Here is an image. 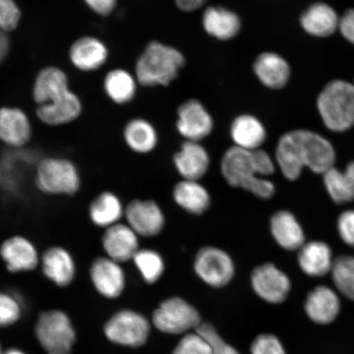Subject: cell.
<instances>
[{"mask_svg": "<svg viewBox=\"0 0 354 354\" xmlns=\"http://www.w3.org/2000/svg\"><path fill=\"white\" fill-rule=\"evenodd\" d=\"M153 322L165 333L179 335L201 324L197 309L179 297L166 299L155 310Z\"/></svg>", "mask_w": 354, "mask_h": 354, "instance_id": "ba28073f", "label": "cell"}, {"mask_svg": "<svg viewBox=\"0 0 354 354\" xmlns=\"http://www.w3.org/2000/svg\"><path fill=\"white\" fill-rule=\"evenodd\" d=\"M317 107L325 126L344 132L354 126V83L333 80L321 91Z\"/></svg>", "mask_w": 354, "mask_h": 354, "instance_id": "5b68a950", "label": "cell"}, {"mask_svg": "<svg viewBox=\"0 0 354 354\" xmlns=\"http://www.w3.org/2000/svg\"><path fill=\"white\" fill-rule=\"evenodd\" d=\"M234 146L237 148L256 150L262 149L268 138V131L264 124L252 114H241L230 127Z\"/></svg>", "mask_w": 354, "mask_h": 354, "instance_id": "d4e9b609", "label": "cell"}, {"mask_svg": "<svg viewBox=\"0 0 354 354\" xmlns=\"http://www.w3.org/2000/svg\"><path fill=\"white\" fill-rule=\"evenodd\" d=\"M124 142L132 152L147 154L158 144V135L153 124L142 118L127 122L122 131Z\"/></svg>", "mask_w": 354, "mask_h": 354, "instance_id": "f546056e", "label": "cell"}, {"mask_svg": "<svg viewBox=\"0 0 354 354\" xmlns=\"http://www.w3.org/2000/svg\"><path fill=\"white\" fill-rule=\"evenodd\" d=\"M176 130L187 141L201 142L214 128V118L201 101L189 99L177 109Z\"/></svg>", "mask_w": 354, "mask_h": 354, "instance_id": "8fae6325", "label": "cell"}, {"mask_svg": "<svg viewBox=\"0 0 354 354\" xmlns=\"http://www.w3.org/2000/svg\"><path fill=\"white\" fill-rule=\"evenodd\" d=\"M104 255L124 264L131 262L140 249V236L126 223L105 229L101 236Z\"/></svg>", "mask_w": 354, "mask_h": 354, "instance_id": "e0dca14e", "label": "cell"}, {"mask_svg": "<svg viewBox=\"0 0 354 354\" xmlns=\"http://www.w3.org/2000/svg\"><path fill=\"white\" fill-rule=\"evenodd\" d=\"M35 334L48 354H70L76 339L68 315L59 310L39 315Z\"/></svg>", "mask_w": 354, "mask_h": 354, "instance_id": "8992f818", "label": "cell"}, {"mask_svg": "<svg viewBox=\"0 0 354 354\" xmlns=\"http://www.w3.org/2000/svg\"><path fill=\"white\" fill-rule=\"evenodd\" d=\"M0 354H3L1 351V346H0Z\"/></svg>", "mask_w": 354, "mask_h": 354, "instance_id": "7dc6e473", "label": "cell"}, {"mask_svg": "<svg viewBox=\"0 0 354 354\" xmlns=\"http://www.w3.org/2000/svg\"><path fill=\"white\" fill-rule=\"evenodd\" d=\"M34 183L48 196H74L81 192L82 178L76 163L64 157H44L35 162Z\"/></svg>", "mask_w": 354, "mask_h": 354, "instance_id": "277c9868", "label": "cell"}, {"mask_svg": "<svg viewBox=\"0 0 354 354\" xmlns=\"http://www.w3.org/2000/svg\"><path fill=\"white\" fill-rule=\"evenodd\" d=\"M198 334L203 336L212 348V354H240L236 348L225 343L214 327L207 323H203L196 328Z\"/></svg>", "mask_w": 354, "mask_h": 354, "instance_id": "f35d334b", "label": "cell"}, {"mask_svg": "<svg viewBox=\"0 0 354 354\" xmlns=\"http://www.w3.org/2000/svg\"><path fill=\"white\" fill-rule=\"evenodd\" d=\"M334 284L345 297L354 301V257L339 256L331 269Z\"/></svg>", "mask_w": 354, "mask_h": 354, "instance_id": "e575fe53", "label": "cell"}, {"mask_svg": "<svg viewBox=\"0 0 354 354\" xmlns=\"http://www.w3.org/2000/svg\"><path fill=\"white\" fill-rule=\"evenodd\" d=\"M172 198L181 209L196 216L205 214L212 203L209 190L199 180H181L176 184Z\"/></svg>", "mask_w": 354, "mask_h": 354, "instance_id": "83f0119b", "label": "cell"}, {"mask_svg": "<svg viewBox=\"0 0 354 354\" xmlns=\"http://www.w3.org/2000/svg\"><path fill=\"white\" fill-rule=\"evenodd\" d=\"M193 268L201 281L214 288L228 285L236 274L232 256L221 248L212 245L199 249L194 257Z\"/></svg>", "mask_w": 354, "mask_h": 354, "instance_id": "52a82bcc", "label": "cell"}, {"mask_svg": "<svg viewBox=\"0 0 354 354\" xmlns=\"http://www.w3.org/2000/svg\"><path fill=\"white\" fill-rule=\"evenodd\" d=\"M10 41L8 37V33L0 30V64L6 59L10 53Z\"/></svg>", "mask_w": 354, "mask_h": 354, "instance_id": "f6af8a7d", "label": "cell"}, {"mask_svg": "<svg viewBox=\"0 0 354 354\" xmlns=\"http://www.w3.org/2000/svg\"><path fill=\"white\" fill-rule=\"evenodd\" d=\"M338 232L346 245L354 247V211L344 212L339 216Z\"/></svg>", "mask_w": 354, "mask_h": 354, "instance_id": "60d3db41", "label": "cell"}, {"mask_svg": "<svg viewBox=\"0 0 354 354\" xmlns=\"http://www.w3.org/2000/svg\"><path fill=\"white\" fill-rule=\"evenodd\" d=\"M172 354H212V348L209 342L196 332V334L184 336Z\"/></svg>", "mask_w": 354, "mask_h": 354, "instance_id": "74e56055", "label": "cell"}, {"mask_svg": "<svg viewBox=\"0 0 354 354\" xmlns=\"http://www.w3.org/2000/svg\"><path fill=\"white\" fill-rule=\"evenodd\" d=\"M333 263L330 248L324 242L305 243L299 250L298 263L309 277H324L331 271Z\"/></svg>", "mask_w": 354, "mask_h": 354, "instance_id": "f1b7e54d", "label": "cell"}, {"mask_svg": "<svg viewBox=\"0 0 354 354\" xmlns=\"http://www.w3.org/2000/svg\"><path fill=\"white\" fill-rule=\"evenodd\" d=\"M143 280L149 285L160 280L165 272V262L158 252L152 249H140L132 259Z\"/></svg>", "mask_w": 354, "mask_h": 354, "instance_id": "836d02e7", "label": "cell"}, {"mask_svg": "<svg viewBox=\"0 0 354 354\" xmlns=\"http://www.w3.org/2000/svg\"><path fill=\"white\" fill-rule=\"evenodd\" d=\"M185 57L178 48L153 41L136 61L135 76L145 87L168 86L184 68Z\"/></svg>", "mask_w": 354, "mask_h": 354, "instance_id": "3957f363", "label": "cell"}, {"mask_svg": "<svg viewBox=\"0 0 354 354\" xmlns=\"http://www.w3.org/2000/svg\"><path fill=\"white\" fill-rule=\"evenodd\" d=\"M254 73L261 84L270 90H281L289 82L291 68L284 57L276 52L266 51L257 56Z\"/></svg>", "mask_w": 354, "mask_h": 354, "instance_id": "44dd1931", "label": "cell"}, {"mask_svg": "<svg viewBox=\"0 0 354 354\" xmlns=\"http://www.w3.org/2000/svg\"><path fill=\"white\" fill-rule=\"evenodd\" d=\"M41 256L35 243L22 234H12L0 243V259L12 274L35 271L39 268Z\"/></svg>", "mask_w": 354, "mask_h": 354, "instance_id": "9c48e42d", "label": "cell"}, {"mask_svg": "<svg viewBox=\"0 0 354 354\" xmlns=\"http://www.w3.org/2000/svg\"><path fill=\"white\" fill-rule=\"evenodd\" d=\"M250 281L255 294L273 304L284 302L291 289L290 278L272 263L257 266L251 272Z\"/></svg>", "mask_w": 354, "mask_h": 354, "instance_id": "4fadbf2b", "label": "cell"}, {"mask_svg": "<svg viewBox=\"0 0 354 354\" xmlns=\"http://www.w3.org/2000/svg\"><path fill=\"white\" fill-rule=\"evenodd\" d=\"M104 331L112 342L139 347L147 340L149 324L140 314L131 310H122L111 317L105 325Z\"/></svg>", "mask_w": 354, "mask_h": 354, "instance_id": "30bf717a", "label": "cell"}, {"mask_svg": "<svg viewBox=\"0 0 354 354\" xmlns=\"http://www.w3.org/2000/svg\"><path fill=\"white\" fill-rule=\"evenodd\" d=\"M91 12L100 17H109L116 10L118 0H83Z\"/></svg>", "mask_w": 354, "mask_h": 354, "instance_id": "b9f144b4", "label": "cell"}, {"mask_svg": "<svg viewBox=\"0 0 354 354\" xmlns=\"http://www.w3.org/2000/svg\"><path fill=\"white\" fill-rule=\"evenodd\" d=\"M323 176L327 192L334 202L343 205L354 201V162L343 172L332 167Z\"/></svg>", "mask_w": 354, "mask_h": 354, "instance_id": "d6a6232c", "label": "cell"}, {"mask_svg": "<svg viewBox=\"0 0 354 354\" xmlns=\"http://www.w3.org/2000/svg\"><path fill=\"white\" fill-rule=\"evenodd\" d=\"M3 354H25L19 351H17V349H10V351H8L6 353Z\"/></svg>", "mask_w": 354, "mask_h": 354, "instance_id": "bcb514c9", "label": "cell"}, {"mask_svg": "<svg viewBox=\"0 0 354 354\" xmlns=\"http://www.w3.org/2000/svg\"><path fill=\"white\" fill-rule=\"evenodd\" d=\"M335 152L324 137L309 130L287 131L279 138L275 162L288 180L299 178L304 167L317 174H324L334 167Z\"/></svg>", "mask_w": 354, "mask_h": 354, "instance_id": "6da1fadb", "label": "cell"}, {"mask_svg": "<svg viewBox=\"0 0 354 354\" xmlns=\"http://www.w3.org/2000/svg\"><path fill=\"white\" fill-rule=\"evenodd\" d=\"M304 32L316 37H327L339 28V19L333 8L325 3H313L300 17Z\"/></svg>", "mask_w": 354, "mask_h": 354, "instance_id": "4316f807", "label": "cell"}, {"mask_svg": "<svg viewBox=\"0 0 354 354\" xmlns=\"http://www.w3.org/2000/svg\"><path fill=\"white\" fill-rule=\"evenodd\" d=\"M207 0H174L176 7L183 12H192L198 10Z\"/></svg>", "mask_w": 354, "mask_h": 354, "instance_id": "ee69618b", "label": "cell"}, {"mask_svg": "<svg viewBox=\"0 0 354 354\" xmlns=\"http://www.w3.org/2000/svg\"><path fill=\"white\" fill-rule=\"evenodd\" d=\"M138 84L129 71L118 68L105 75L103 87L106 96L113 104L126 105L135 99Z\"/></svg>", "mask_w": 354, "mask_h": 354, "instance_id": "1f68e13d", "label": "cell"}, {"mask_svg": "<svg viewBox=\"0 0 354 354\" xmlns=\"http://www.w3.org/2000/svg\"><path fill=\"white\" fill-rule=\"evenodd\" d=\"M339 29L344 39L354 44V8L345 12L339 19Z\"/></svg>", "mask_w": 354, "mask_h": 354, "instance_id": "7bdbcfd3", "label": "cell"}, {"mask_svg": "<svg viewBox=\"0 0 354 354\" xmlns=\"http://www.w3.org/2000/svg\"><path fill=\"white\" fill-rule=\"evenodd\" d=\"M83 104L73 91L65 93L50 103L37 106L35 115L44 125L62 127L77 121L82 116Z\"/></svg>", "mask_w": 354, "mask_h": 354, "instance_id": "d6986e66", "label": "cell"}, {"mask_svg": "<svg viewBox=\"0 0 354 354\" xmlns=\"http://www.w3.org/2000/svg\"><path fill=\"white\" fill-rule=\"evenodd\" d=\"M41 270L44 277L57 287L70 286L77 276V266L74 256L66 248L51 245L41 256Z\"/></svg>", "mask_w": 354, "mask_h": 354, "instance_id": "2e32d148", "label": "cell"}, {"mask_svg": "<svg viewBox=\"0 0 354 354\" xmlns=\"http://www.w3.org/2000/svg\"><path fill=\"white\" fill-rule=\"evenodd\" d=\"M276 166L275 159L263 149L247 150L233 145L223 155L220 169L231 187L268 201L276 193L275 185L268 178L275 172Z\"/></svg>", "mask_w": 354, "mask_h": 354, "instance_id": "7a4b0ae2", "label": "cell"}, {"mask_svg": "<svg viewBox=\"0 0 354 354\" xmlns=\"http://www.w3.org/2000/svg\"><path fill=\"white\" fill-rule=\"evenodd\" d=\"M202 25L209 37L221 41H231L242 28L238 13L223 6L207 7L203 13Z\"/></svg>", "mask_w": 354, "mask_h": 354, "instance_id": "7402d4cb", "label": "cell"}, {"mask_svg": "<svg viewBox=\"0 0 354 354\" xmlns=\"http://www.w3.org/2000/svg\"><path fill=\"white\" fill-rule=\"evenodd\" d=\"M125 207L120 197L111 190H104L92 199L88 207V216L95 227L107 229L121 223Z\"/></svg>", "mask_w": 354, "mask_h": 354, "instance_id": "cb8c5ba5", "label": "cell"}, {"mask_svg": "<svg viewBox=\"0 0 354 354\" xmlns=\"http://www.w3.org/2000/svg\"><path fill=\"white\" fill-rule=\"evenodd\" d=\"M270 232L281 249L299 251L305 243V236L297 218L290 211L280 210L270 219Z\"/></svg>", "mask_w": 354, "mask_h": 354, "instance_id": "484cf974", "label": "cell"}, {"mask_svg": "<svg viewBox=\"0 0 354 354\" xmlns=\"http://www.w3.org/2000/svg\"><path fill=\"white\" fill-rule=\"evenodd\" d=\"M88 277L95 289L104 298L120 297L126 288L127 276L122 264L105 255L92 261L88 267Z\"/></svg>", "mask_w": 354, "mask_h": 354, "instance_id": "5bb4252c", "label": "cell"}, {"mask_svg": "<svg viewBox=\"0 0 354 354\" xmlns=\"http://www.w3.org/2000/svg\"><path fill=\"white\" fill-rule=\"evenodd\" d=\"M340 304L338 296L328 287L319 286L308 296L305 310L314 322L329 324L338 316Z\"/></svg>", "mask_w": 354, "mask_h": 354, "instance_id": "4dcf8cb0", "label": "cell"}, {"mask_svg": "<svg viewBox=\"0 0 354 354\" xmlns=\"http://www.w3.org/2000/svg\"><path fill=\"white\" fill-rule=\"evenodd\" d=\"M21 305L15 296L0 292V327L13 324L21 317Z\"/></svg>", "mask_w": 354, "mask_h": 354, "instance_id": "8d00e7d4", "label": "cell"}, {"mask_svg": "<svg viewBox=\"0 0 354 354\" xmlns=\"http://www.w3.org/2000/svg\"><path fill=\"white\" fill-rule=\"evenodd\" d=\"M109 57L107 46L93 35H84L77 39L68 50L71 64L83 73H92L100 69L107 63Z\"/></svg>", "mask_w": 354, "mask_h": 354, "instance_id": "ac0fdd59", "label": "cell"}, {"mask_svg": "<svg viewBox=\"0 0 354 354\" xmlns=\"http://www.w3.org/2000/svg\"><path fill=\"white\" fill-rule=\"evenodd\" d=\"M252 354H286L285 349L276 336L260 335L251 345Z\"/></svg>", "mask_w": 354, "mask_h": 354, "instance_id": "ab89813d", "label": "cell"}, {"mask_svg": "<svg viewBox=\"0 0 354 354\" xmlns=\"http://www.w3.org/2000/svg\"><path fill=\"white\" fill-rule=\"evenodd\" d=\"M22 13L15 0H0V30L10 33L19 28Z\"/></svg>", "mask_w": 354, "mask_h": 354, "instance_id": "d590c367", "label": "cell"}, {"mask_svg": "<svg viewBox=\"0 0 354 354\" xmlns=\"http://www.w3.org/2000/svg\"><path fill=\"white\" fill-rule=\"evenodd\" d=\"M32 135V124L24 110L13 106L0 108V142L13 150L24 149Z\"/></svg>", "mask_w": 354, "mask_h": 354, "instance_id": "9a60e30c", "label": "cell"}, {"mask_svg": "<svg viewBox=\"0 0 354 354\" xmlns=\"http://www.w3.org/2000/svg\"><path fill=\"white\" fill-rule=\"evenodd\" d=\"M70 91L69 79L59 66H48L39 71L32 86V99L37 106L50 103Z\"/></svg>", "mask_w": 354, "mask_h": 354, "instance_id": "603a6c76", "label": "cell"}, {"mask_svg": "<svg viewBox=\"0 0 354 354\" xmlns=\"http://www.w3.org/2000/svg\"><path fill=\"white\" fill-rule=\"evenodd\" d=\"M124 218L133 231L145 238L158 236L166 224L161 207L152 199H133L125 207Z\"/></svg>", "mask_w": 354, "mask_h": 354, "instance_id": "7c38bea8", "label": "cell"}, {"mask_svg": "<svg viewBox=\"0 0 354 354\" xmlns=\"http://www.w3.org/2000/svg\"><path fill=\"white\" fill-rule=\"evenodd\" d=\"M174 163L183 180H201L209 170L211 158L201 142L185 140L174 154Z\"/></svg>", "mask_w": 354, "mask_h": 354, "instance_id": "ffe728a7", "label": "cell"}]
</instances>
